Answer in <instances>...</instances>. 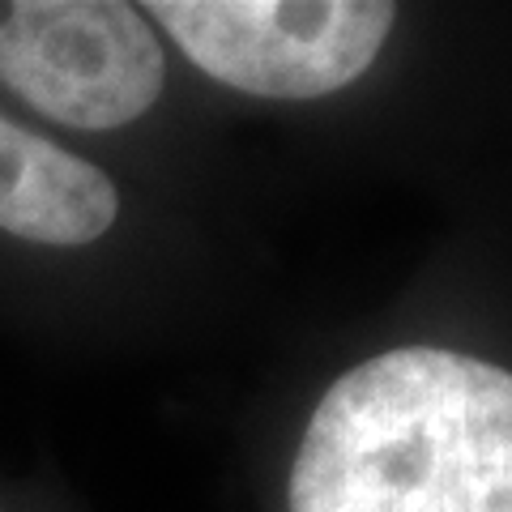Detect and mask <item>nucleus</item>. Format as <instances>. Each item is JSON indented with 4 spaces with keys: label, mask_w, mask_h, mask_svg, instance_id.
<instances>
[{
    "label": "nucleus",
    "mask_w": 512,
    "mask_h": 512,
    "mask_svg": "<svg viewBox=\"0 0 512 512\" xmlns=\"http://www.w3.org/2000/svg\"><path fill=\"white\" fill-rule=\"evenodd\" d=\"M291 512H512V372L406 346L350 367L299 440Z\"/></svg>",
    "instance_id": "1"
},
{
    "label": "nucleus",
    "mask_w": 512,
    "mask_h": 512,
    "mask_svg": "<svg viewBox=\"0 0 512 512\" xmlns=\"http://www.w3.org/2000/svg\"><path fill=\"white\" fill-rule=\"evenodd\" d=\"M167 52L141 5L9 0L0 5V94L77 133H111L163 99Z\"/></svg>",
    "instance_id": "2"
},
{
    "label": "nucleus",
    "mask_w": 512,
    "mask_h": 512,
    "mask_svg": "<svg viewBox=\"0 0 512 512\" xmlns=\"http://www.w3.org/2000/svg\"><path fill=\"white\" fill-rule=\"evenodd\" d=\"M141 13L205 77L256 99H320L350 86L397 18L384 0H154Z\"/></svg>",
    "instance_id": "3"
},
{
    "label": "nucleus",
    "mask_w": 512,
    "mask_h": 512,
    "mask_svg": "<svg viewBox=\"0 0 512 512\" xmlns=\"http://www.w3.org/2000/svg\"><path fill=\"white\" fill-rule=\"evenodd\" d=\"M120 222V184L0 107V248L86 252Z\"/></svg>",
    "instance_id": "4"
},
{
    "label": "nucleus",
    "mask_w": 512,
    "mask_h": 512,
    "mask_svg": "<svg viewBox=\"0 0 512 512\" xmlns=\"http://www.w3.org/2000/svg\"><path fill=\"white\" fill-rule=\"evenodd\" d=\"M0 512H9V504H5V500H0Z\"/></svg>",
    "instance_id": "5"
}]
</instances>
